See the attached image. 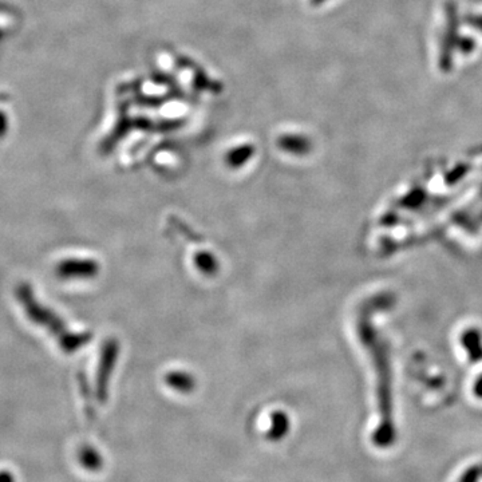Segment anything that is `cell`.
I'll use <instances>...</instances> for the list:
<instances>
[{"instance_id":"4","label":"cell","mask_w":482,"mask_h":482,"mask_svg":"<svg viewBox=\"0 0 482 482\" xmlns=\"http://www.w3.org/2000/svg\"><path fill=\"white\" fill-rule=\"evenodd\" d=\"M0 482H17V477L11 470L1 469L0 470Z\"/></svg>"},{"instance_id":"2","label":"cell","mask_w":482,"mask_h":482,"mask_svg":"<svg viewBox=\"0 0 482 482\" xmlns=\"http://www.w3.org/2000/svg\"><path fill=\"white\" fill-rule=\"evenodd\" d=\"M55 274L63 280L74 277H88L95 274V264L89 260H63L57 265Z\"/></svg>"},{"instance_id":"5","label":"cell","mask_w":482,"mask_h":482,"mask_svg":"<svg viewBox=\"0 0 482 482\" xmlns=\"http://www.w3.org/2000/svg\"><path fill=\"white\" fill-rule=\"evenodd\" d=\"M476 479H477V470L470 469L463 474V477L459 480V482H476Z\"/></svg>"},{"instance_id":"3","label":"cell","mask_w":482,"mask_h":482,"mask_svg":"<svg viewBox=\"0 0 482 482\" xmlns=\"http://www.w3.org/2000/svg\"><path fill=\"white\" fill-rule=\"evenodd\" d=\"M78 462L85 470H89L92 473L101 470L103 466L102 456L92 446H83L81 449V452L78 453Z\"/></svg>"},{"instance_id":"1","label":"cell","mask_w":482,"mask_h":482,"mask_svg":"<svg viewBox=\"0 0 482 482\" xmlns=\"http://www.w3.org/2000/svg\"><path fill=\"white\" fill-rule=\"evenodd\" d=\"M15 297L23 307L26 317L31 323L45 328L52 338H55L62 351L72 352L88 342V335L70 331L63 321L51 308L42 304L35 297L30 284L21 283L15 290Z\"/></svg>"}]
</instances>
